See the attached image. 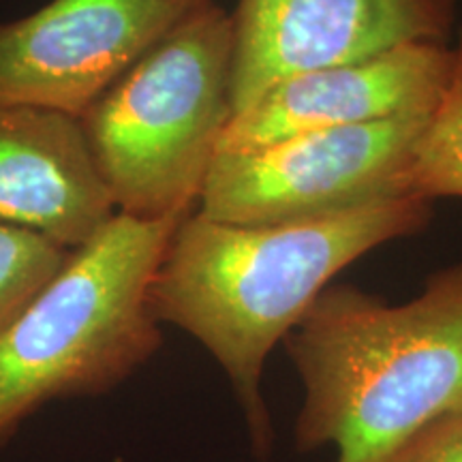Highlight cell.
I'll return each instance as SVG.
<instances>
[{
	"label": "cell",
	"mask_w": 462,
	"mask_h": 462,
	"mask_svg": "<svg viewBox=\"0 0 462 462\" xmlns=\"http://www.w3.org/2000/svg\"><path fill=\"white\" fill-rule=\"evenodd\" d=\"M231 48L234 17L212 0L78 116L116 212L161 221L198 208L234 116Z\"/></svg>",
	"instance_id": "277c9868"
},
{
	"label": "cell",
	"mask_w": 462,
	"mask_h": 462,
	"mask_svg": "<svg viewBox=\"0 0 462 462\" xmlns=\"http://www.w3.org/2000/svg\"><path fill=\"white\" fill-rule=\"evenodd\" d=\"M116 215L75 116L0 101V223L82 246Z\"/></svg>",
	"instance_id": "9c48e42d"
},
{
	"label": "cell",
	"mask_w": 462,
	"mask_h": 462,
	"mask_svg": "<svg viewBox=\"0 0 462 462\" xmlns=\"http://www.w3.org/2000/svg\"><path fill=\"white\" fill-rule=\"evenodd\" d=\"M285 345L306 392L300 452L332 443L337 462L377 460L462 404V263L404 304L328 285Z\"/></svg>",
	"instance_id": "7a4b0ae2"
},
{
	"label": "cell",
	"mask_w": 462,
	"mask_h": 462,
	"mask_svg": "<svg viewBox=\"0 0 462 462\" xmlns=\"http://www.w3.org/2000/svg\"><path fill=\"white\" fill-rule=\"evenodd\" d=\"M432 206L418 198L281 225H234L198 212L173 229L148 287V310L215 356L245 409L253 446L273 443L263 364L340 270L373 248L420 234Z\"/></svg>",
	"instance_id": "6da1fadb"
},
{
	"label": "cell",
	"mask_w": 462,
	"mask_h": 462,
	"mask_svg": "<svg viewBox=\"0 0 462 462\" xmlns=\"http://www.w3.org/2000/svg\"><path fill=\"white\" fill-rule=\"evenodd\" d=\"M229 101L234 116L291 75L446 43L456 0H238Z\"/></svg>",
	"instance_id": "52a82bcc"
},
{
	"label": "cell",
	"mask_w": 462,
	"mask_h": 462,
	"mask_svg": "<svg viewBox=\"0 0 462 462\" xmlns=\"http://www.w3.org/2000/svg\"><path fill=\"white\" fill-rule=\"evenodd\" d=\"M452 51L448 86L413 143L407 170V193L429 204L462 198V31Z\"/></svg>",
	"instance_id": "30bf717a"
},
{
	"label": "cell",
	"mask_w": 462,
	"mask_h": 462,
	"mask_svg": "<svg viewBox=\"0 0 462 462\" xmlns=\"http://www.w3.org/2000/svg\"><path fill=\"white\" fill-rule=\"evenodd\" d=\"M452 60L446 43H413L368 60L291 75L231 116L217 154L263 148L302 133L430 116Z\"/></svg>",
	"instance_id": "ba28073f"
},
{
	"label": "cell",
	"mask_w": 462,
	"mask_h": 462,
	"mask_svg": "<svg viewBox=\"0 0 462 462\" xmlns=\"http://www.w3.org/2000/svg\"><path fill=\"white\" fill-rule=\"evenodd\" d=\"M373 462H462V404L430 420Z\"/></svg>",
	"instance_id": "7c38bea8"
},
{
	"label": "cell",
	"mask_w": 462,
	"mask_h": 462,
	"mask_svg": "<svg viewBox=\"0 0 462 462\" xmlns=\"http://www.w3.org/2000/svg\"><path fill=\"white\" fill-rule=\"evenodd\" d=\"M430 116L302 133L270 146L218 152L198 212L234 225L319 221L411 198L407 170Z\"/></svg>",
	"instance_id": "5b68a950"
},
{
	"label": "cell",
	"mask_w": 462,
	"mask_h": 462,
	"mask_svg": "<svg viewBox=\"0 0 462 462\" xmlns=\"http://www.w3.org/2000/svg\"><path fill=\"white\" fill-rule=\"evenodd\" d=\"M69 253L42 234L0 223V330L62 268Z\"/></svg>",
	"instance_id": "8fae6325"
},
{
	"label": "cell",
	"mask_w": 462,
	"mask_h": 462,
	"mask_svg": "<svg viewBox=\"0 0 462 462\" xmlns=\"http://www.w3.org/2000/svg\"><path fill=\"white\" fill-rule=\"evenodd\" d=\"M212 0H50L0 22V101L75 116Z\"/></svg>",
	"instance_id": "8992f818"
},
{
	"label": "cell",
	"mask_w": 462,
	"mask_h": 462,
	"mask_svg": "<svg viewBox=\"0 0 462 462\" xmlns=\"http://www.w3.org/2000/svg\"><path fill=\"white\" fill-rule=\"evenodd\" d=\"M180 218L116 212L0 330V448L45 402L106 394L157 354L148 287Z\"/></svg>",
	"instance_id": "3957f363"
}]
</instances>
